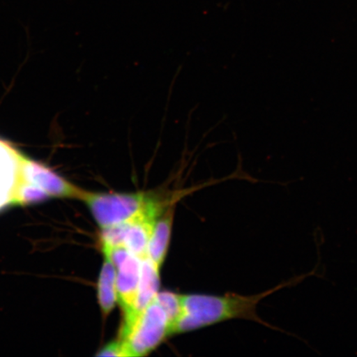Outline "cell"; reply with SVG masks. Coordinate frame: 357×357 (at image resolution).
Listing matches in <instances>:
<instances>
[{
    "label": "cell",
    "mask_w": 357,
    "mask_h": 357,
    "mask_svg": "<svg viewBox=\"0 0 357 357\" xmlns=\"http://www.w3.org/2000/svg\"><path fill=\"white\" fill-rule=\"evenodd\" d=\"M160 269L149 259L142 262L141 278L136 305L137 315L154 300L160 292ZM137 317V316H136Z\"/></svg>",
    "instance_id": "10"
},
{
    "label": "cell",
    "mask_w": 357,
    "mask_h": 357,
    "mask_svg": "<svg viewBox=\"0 0 357 357\" xmlns=\"http://www.w3.org/2000/svg\"><path fill=\"white\" fill-rule=\"evenodd\" d=\"M102 251L104 256L109 257L114 263L117 271L118 303L123 312L122 326L128 325L137 316L136 305L142 260L122 247H102Z\"/></svg>",
    "instance_id": "5"
},
{
    "label": "cell",
    "mask_w": 357,
    "mask_h": 357,
    "mask_svg": "<svg viewBox=\"0 0 357 357\" xmlns=\"http://www.w3.org/2000/svg\"><path fill=\"white\" fill-rule=\"evenodd\" d=\"M20 185H26L46 196L47 199H80L83 189L75 185L64 177L41 162H36L24 154L21 166Z\"/></svg>",
    "instance_id": "6"
},
{
    "label": "cell",
    "mask_w": 357,
    "mask_h": 357,
    "mask_svg": "<svg viewBox=\"0 0 357 357\" xmlns=\"http://www.w3.org/2000/svg\"><path fill=\"white\" fill-rule=\"evenodd\" d=\"M97 356L130 357V354H129L126 346H125L121 339L119 338L102 347Z\"/></svg>",
    "instance_id": "12"
},
{
    "label": "cell",
    "mask_w": 357,
    "mask_h": 357,
    "mask_svg": "<svg viewBox=\"0 0 357 357\" xmlns=\"http://www.w3.org/2000/svg\"><path fill=\"white\" fill-rule=\"evenodd\" d=\"M174 221V208L169 207L155 221L147 247L146 258L162 269L171 243Z\"/></svg>",
    "instance_id": "8"
},
{
    "label": "cell",
    "mask_w": 357,
    "mask_h": 357,
    "mask_svg": "<svg viewBox=\"0 0 357 357\" xmlns=\"http://www.w3.org/2000/svg\"><path fill=\"white\" fill-rule=\"evenodd\" d=\"M155 300L163 307L172 323V331L174 326L181 318L183 311L182 294L172 292H159Z\"/></svg>",
    "instance_id": "11"
},
{
    "label": "cell",
    "mask_w": 357,
    "mask_h": 357,
    "mask_svg": "<svg viewBox=\"0 0 357 357\" xmlns=\"http://www.w3.org/2000/svg\"><path fill=\"white\" fill-rule=\"evenodd\" d=\"M22 156L20 151L0 139V211L13 205L21 181Z\"/></svg>",
    "instance_id": "7"
},
{
    "label": "cell",
    "mask_w": 357,
    "mask_h": 357,
    "mask_svg": "<svg viewBox=\"0 0 357 357\" xmlns=\"http://www.w3.org/2000/svg\"><path fill=\"white\" fill-rule=\"evenodd\" d=\"M167 209H149L118 225L102 229V247H122L144 260L155 221Z\"/></svg>",
    "instance_id": "4"
},
{
    "label": "cell",
    "mask_w": 357,
    "mask_h": 357,
    "mask_svg": "<svg viewBox=\"0 0 357 357\" xmlns=\"http://www.w3.org/2000/svg\"><path fill=\"white\" fill-rule=\"evenodd\" d=\"M97 284L98 303L104 318H108L118 303L117 271L109 257L104 256Z\"/></svg>",
    "instance_id": "9"
},
{
    "label": "cell",
    "mask_w": 357,
    "mask_h": 357,
    "mask_svg": "<svg viewBox=\"0 0 357 357\" xmlns=\"http://www.w3.org/2000/svg\"><path fill=\"white\" fill-rule=\"evenodd\" d=\"M315 275L314 271L297 276L267 291L244 296L229 294L225 296L208 294H182L183 311L181 318L174 326L172 334L184 333L231 319H247L280 330L264 322L257 315V307L263 298L278 290L296 285L302 280ZM282 331V330H281Z\"/></svg>",
    "instance_id": "1"
},
{
    "label": "cell",
    "mask_w": 357,
    "mask_h": 357,
    "mask_svg": "<svg viewBox=\"0 0 357 357\" xmlns=\"http://www.w3.org/2000/svg\"><path fill=\"white\" fill-rule=\"evenodd\" d=\"M171 335L172 321L155 298L130 324L122 326L119 338L130 357H137L149 355Z\"/></svg>",
    "instance_id": "3"
},
{
    "label": "cell",
    "mask_w": 357,
    "mask_h": 357,
    "mask_svg": "<svg viewBox=\"0 0 357 357\" xmlns=\"http://www.w3.org/2000/svg\"><path fill=\"white\" fill-rule=\"evenodd\" d=\"M190 190L93 192L83 190L80 201L86 204L100 229L119 225L142 212L167 208L174 199Z\"/></svg>",
    "instance_id": "2"
}]
</instances>
